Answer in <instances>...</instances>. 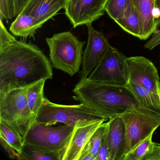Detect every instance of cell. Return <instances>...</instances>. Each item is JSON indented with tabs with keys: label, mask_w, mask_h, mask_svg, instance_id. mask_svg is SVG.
I'll use <instances>...</instances> for the list:
<instances>
[{
	"label": "cell",
	"mask_w": 160,
	"mask_h": 160,
	"mask_svg": "<svg viewBox=\"0 0 160 160\" xmlns=\"http://www.w3.org/2000/svg\"><path fill=\"white\" fill-rule=\"evenodd\" d=\"M53 75L49 59L35 45L15 38L0 46V92L27 88Z\"/></svg>",
	"instance_id": "6da1fadb"
},
{
	"label": "cell",
	"mask_w": 160,
	"mask_h": 160,
	"mask_svg": "<svg viewBox=\"0 0 160 160\" xmlns=\"http://www.w3.org/2000/svg\"><path fill=\"white\" fill-rule=\"evenodd\" d=\"M73 91L75 100L108 119L118 116L128 108L143 106L126 85L98 83L87 78L80 79Z\"/></svg>",
	"instance_id": "7a4b0ae2"
},
{
	"label": "cell",
	"mask_w": 160,
	"mask_h": 160,
	"mask_svg": "<svg viewBox=\"0 0 160 160\" xmlns=\"http://www.w3.org/2000/svg\"><path fill=\"white\" fill-rule=\"evenodd\" d=\"M119 116L124 122L125 140L121 160L160 126V112L143 106L128 108Z\"/></svg>",
	"instance_id": "3957f363"
},
{
	"label": "cell",
	"mask_w": 160,
	"mask_h": 160,
	"mask_svg": "<svg viewBox=\"0 0 160 160\" xmlns=\"http://www.w3.org/2000/svg\"><path fill=\"white\" fill-rule=\"evenodd\" d=\"M35 119L28 104L26 88L0 92V121L17 132L24 142Z\"/></svg>",
	"instance_id": "277c9868"
},
{
	"label": "cell",
	"mask_w": 160,
	"mask_h": 160,
	"mask_svg": "<svg viewBox=\"0 0 160 160\" xmlns=\"http://www.w3.org/2000/svg\"><path fill=\"white\" fill-rule=\"evenodd\" d=\"M53 126L34 121L25 136L24 145L62 160L75 127L65 124Z\"/></svg>",
	"instance_id": "5b68a950"
},
{
	"label": "cell",
	"mask_w": 160,
	"mask_h": 160,
	"mask_svg": "<svg viewBox=\"0 0 160 160\" xmlns=\"http://www.w3.org/2000/svg\"><path fill=\"white\" fill-rule=\"evenodd\" d=\"M46 42L53 67L72 77L78 72L82 65L85 42L79 41L71 32L55 34L47 38Z\"/></svg>",
	"instance_id": "8992f818"
},
{
	"label": "cell",
	"mask_w": 160,
	"mask_h": 160,
	"mask_svg": "<svg viewBox=\"0 0 160 160\" xmlns=\"http://www.w3.org/2000/svg\"><path fill=\"white\" fill-rule=\"evenodd\" d=\"M108 120L83 104H59L52 102L45 97L35 121L46 125H54L61 123L75 127L78 124L98 121L106 122Z\"/></svg>",
	"instance_id": "52a82bcc"
},
{
	"label": "cell",
	"mask_w": 160,
	"mask_h": 160,
	"mask_svg": "<svg viewBox=\"0 0 160 160\" xmlns=\"http://www.w3.org/2000/svg\"><path fill=\"white\" fill-rule=\"evenodd\" d=\"M127 57L110 46L88 79L92 82L124 85L128 82Z\"/></svg>",
	"instance_id": "ba28073f"
},
{
	"label": "cell",
	"mask_w": 160,
	"mask_h": 160,
	"mask_svg": "<svg viewBox=\"0 0 160 160\" xmlns=\"http://www.w3.org/2000/svg\"><path fill=\"white\" fill-rule=\"evenodd\" d=\"M126 72L128 81L160 95V78L155 65L141 56L127 58Z\"/></svg>",
	"instance_id": "9c48e42d"
},
{
	"label": "cell",
	"mask_w": 160,
	"mask_h": 160,
	"mask_svg": "<svg viewBox=\"0 0 160 160\" xmlns=\"http://www.w3.org/2000/svg\"><path fill=\"white\" fill-rule=\"evenodd\" d=\"M107 0H68L65 14L74 28L92 24L104 14Z\"/></svg>",
	"instance_id": "30bf717a"
},
{
	"label": "cell",
	"mask_w": 160,
	"mask_h": 160,
	"mask_svg": "<svg viewBox=\"0 0 160 160\" xmlns=\"http://www.w3.org/2000/svg\"><path fill=\"white\" fill-rule=\"evenodd\" d=\"M87 27L88 37L87 47L83 52L80 79L88 77L110 46L103 34L96 30L92 24Z\"/></svg>",
	"instance_id": "8fae6325"
},
{
	"label": "cell",
	"mask_w": 160,
	"mask_h": 160,
	"mask_svg": "<svg viewBox=\"0 0 160 160\" xmlns=\"http://www.w3.org/2000/svg\"><path fill=\"white\" fill-rule=\"evenodd\" d=\"M104 122L105 121H98L77 125L62 160H79L91 137Z\"/></svg>",
	"instance_id": "7c38bea8"
},
{
	"label": "cell",
	"mask_w": 160,
	"mask_h": 160,
	"mask_svg": "<svg viewBox=\"0 0 160 160\" xmlns=\"http://www.w3.org/2000/svg\"><path fill=\"white\" fill-rule=\"evenodd\" d=\"M68 2V0H29L21 13L32 16L42 26L59 11L64 9Z\"/></svg>",
	"instance_id": "4fadbf2b"
},
{
	"label": "cell",
	"mask_w": 160,
	"mask_h": 160,
	"mask_svg": "<svg viewBox=\"0 0 160 160\" xmlns=\"http://www.w3.org/2000/svg\"><path fill=\"white\" fill-rule=\"evenodd\" d=\"M108 160H121L125 140L124 122L119 116L110 118L108 122Z\"/></svg>",
	"instance_id": "5bb4252c"
},
{
	"label": "cell",
	"mask_w": 160,
	"mask_h": 160,
	"mask_svg": "<svg viewBox=\"0 0 160 160\" xmlns=\"http://www.w3.org/2000/svg\"><path fill=\"white\" fill-rule=\"evenodd\" d=\"M140 21L139 39L145 40L157 31L154 18L155 0H132Z\"/></svg>",
	"instance_id": "9a60e30c"
},
{
	"label": "cell",
	"mask_w": 160,
	"mask_h": 160,
	"mask_svg": "<svg viewBox=\"0 0 160 160\" xmlns=\"http://www.w3.org/2000/svg\"><path fill=\"white\" fill-rule=\"evenodd\" d=\"M0 142L11 159L23 160L24 142L21 137L10 126L0 121Z\"/></svg>",
	"instance_id": "2e32d148"
},
{
	"label": "cell",
	"mask_w": 160,
	"mask_h": 160,
	"mask_svg": "<svg viewBox=\"0 0 160 160\" xmlns=\"http://www.w3.org/2000/svg\"><path fill=\"white\" fill-rule=\"evenodd\" d=\"M42 27L32 16L21 13L11 24L10 30L15 36L27 39L28 37L34 38L36 30Z\"/></svg>",
	"instance_id": "e0dca14e"
},
{
	"label": "cell",
	"mask_w": 160,
	"mask_h": 160,
	"mask_svg": "<svg viewBox=\"0 0 160 160\" xmlns=\"http://www.w3.org/2000/svg\"><path fill=\"white\" fill-rule=\"evenodd\" d=\"M126 85L140 104L152 110L160 112V95L131 81H128Z\"/></svg>",
	"instance_id": "ac0fdd59"
},
{
	"label": "cell",
	"mask_w": 160,
	"mask_h": 160,
	"mask_svg": "<svg viewBox=\"0 0 160 160\" xmlns=\"http://www.w3.org/2000/svg\"><path fill=\"white\" fill-rule=\"evenodd\" d=\"M46 81L42 79L26 88L28 104L35 118L44 101V88Z\"/></svg>",
	"instance_id": "d6986e66"
},
{
	"label": "cell",
	"mask_w": 160,
	"mask_h": 160,
	"mask_svg": "<svg viewBox=\"0 0 160 160\" xmlns=\"http://www.w3.org/2000/svg\"><path fill=\"white\" fill-rule=\"evenodd\" d=\"M123 30L139 38L140 36V21L137 12L132 3L119 19L115 21Z\"/></svg>",
	"instance_id": "ffe728a7"
},
{
	"label": "cell",
	"mask_w": 160,
	"mask_h": 160,
	"mask_svg": "<svg viewBox=\"0 0 160 160\" xmlns=\"http://www.w3.org/2000/svg\"><path fill=\"white\" fill-rule=\"evenodd\" d=\"M132 4V0H107L105 12L114 21L120 18Z\"/></svg>",
	"instance_id": "44dd1931"
},
{
	"label": "cell",
	"mask_w": 160,
	"mask_h": 160,
	"mask_svg": "<svg viewBox=\"0 0 160 160\" xmlns=\"http://www.w3.org/2000/svg\"><path fill=\"white\" fill-rule=\"evenodd\" d=\"M152 133L140 144L137 146L124 159V160H144L152 149L154 145Z\"/></svg>",
	"instance_id": "7402d4cb"
},
{
	"label": "cell",
	"mask_w": 160,
	"mask_h": 160,
	"mask_svg": "<svg viewBox=\"0 0 160 160\" xmlns=\"http://www.w3.org/2000/svg\"><path fill=\"white\" fill-rule=\"evenodd\" d=\"M108 127V122H104L93 133L83 151L88 152L97 158L103 137Z\"/></svg>",
	"instance_id": "603a6c76"
},
{
	"label": "cell",
	"mask_w": 160,
	"mask_h": 160,
	"mask_svg": "<svg viewBox=\"0 0 160 160\" xmlns=\"http://www.w3.org/2000/svg\"><path fill=\"white\" fill-rule=\"evenodd\" d=\"M21 155L23 160H58L53 155L27 145H24Z\"/></svg>",
	"instance_id": "cb8c5ba5"
},
{
	"label": "cell",
	"mask_w": 160,
	"mask_h": 160,
	"mask_svg": "<svg viewBox=\"0 0 160 160\" xmlns=\"http://www.w3.org/2000/svg\"><path fill=\"white\" fill-rule=\"evenodd\" d=\"M15 17V0H0V19L8 21Z\"/></svg>",
	"instance_id": "d4e9b609"
},
{
	"label": "cell",
	"mask_w": 160,
	"mask_h": 160,
	"mask_svg": "<svg viewBox=\"0 0 160 160\" xmlns=\"http://www.w3.org/2000/svg\"><path fill=\"white\" fill-rule=\"evenodd\" d=\"M107 128L103 137L96 160H108V142Z\"/></svg>",
	"instance_id": "484cf974"
},
{
	"label": "cell",
	"mask_w": 160,
	"mask_h": 160,
	"mask_svg": "<svg viewBox=\"0 0 160 160\" xmlns=\"http://www.w3.org/2000/svg\"><path fill=\"white\" fill-rule=\"evenodd\" d=\"M0 20V46H2L10 42L15 38L6 29L2 20Z\"/></svg>",
	"instance_id": "4316f807"
},
{
	"label": "cell",
	"mask_w": 160,
	"mask_h": 160,
	"mask_svg": "<svg viewBox=\"0 0 160 160\" xmlns=\"http://www.w3.org/2000/svg\"><path fill=\"white\" fill-rule=\"evenodd\" d=\"M144 160H160V144L154 143L152 149Z\"/></svg>",
	"instance_id": "83f0119b"
},
{
	"label": "cell",
	"mask_w": 160,
	"mask_h": 160,
	"mask_svg": "<svg viewBox=\"0 0 160 160\" xmlns=\"http://www.w3.org/2000/svg\"><path fill=\"white\" fill-rule=\"evenodd\" d=\"M159 44H160V29L154 32L152 38L146 43V46L148 49L151 50Z\"/></svg>",
	"instance_id": "f1b7e54d"
},
{
	"label": "cell",
	"mask_w": 160,
	"mask_h": 160,
	"mask_svg": "<svg viewBox=\"0 0 160 160\" xmlns=\"http://www.w3.org/2000/svg\"><path fill=\"white\" fill-rule=\"evenodd\" d=\"M29 0H15V10L16 17L18 16L23 11L25 5Z\"/></svg>",
	"instance_id": "f546056e"
},
{
	"label": "cell",
	"mask_w": 160,
	"mask_h": 160,
	"mask_svg": "<svg viewBox=\"0 0 160 160\" xmlns=\"http://www.w3.org/2000/svg\"><path fill=\"white\" fill-rule=\"evenodd\" d=\"M154 18L157 28L160 26V0H155Z\"/></svg>",
	"instance_id": "4dcf8cb0"
},
{
	"label": "cell",
	"mask_w": 160,
	"mask_h": 160,
	"mask_svg": "<svg viewBox=\"0 0 160 160\" xmlns=\"http://www.w3.org/2000/svg\"><path fill=\"white\" fill-rule=\"evenodd\" d=\"M79 160H96V158L88 152L83 151L81 153Z\"/></svg>",
	"instance_id": "1f68e13d"
}]
</instances>
